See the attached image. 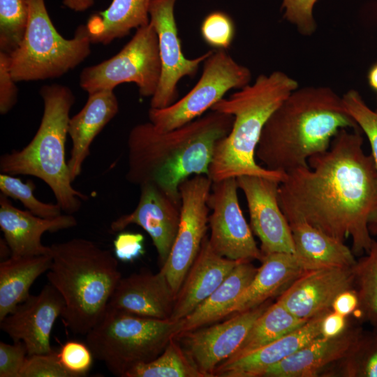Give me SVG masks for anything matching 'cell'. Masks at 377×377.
<instances>
[{
	"instance_id": "cell-1",
	"label": "cell",
	"mask_w": 377,
	"mask_h": 377,
	"mask_svg": "<svg viewBox=\"0 0 377 377\" xmlns=\"http://www.w3.org/2000/svg\"><path fill=\"white\" fill-rule=\"evenodd\" d=\"M308 164L280 183L279 203L288 221H305L342 242L350 237L354 255L367 253L374 241L369 222L377 214V170L360 129H341Z\"/></svg>"
},
{
	"instance_id": "cell-2",
	"label": "cell",
	"mask_w": 377,
	"mask_h": 377,
	"mask_svg": "<svg viewBox=\"0 0 377 377\" xmlns=\"http://www.w3.org/2000/svg\"><path fill=\"white\" fill-rule=\"evenodd\" d=\"M233 122L232 115L211 110L165 132L149 121L135 126L128 137L126 179L139 186L155 185L181 202V183L193 175H208L215 147Z\"/></svg>"
},
{
	"instance_id": "cell-3",
	"label": "cell",
	"mask_w": 377,
	"mask_h": 377,
	"mask_svg": "<svg viewBox=\"0 0 377 377\" xmlns=\"http://www.w3.org/2000/svg\"><path fill=\"white\" fill-rule=\"evenodd\" d=\"M343 128L360 129L342 96L329 87H298L267 121L256 157L263 167L284 173L309 167V158L326 151Z\"/></svg>"
},
{
	"instance_id": "cell-4",
	"label": "cell",
	"mask_w": 377,
	"mask_h": 377,
	"mask_svg": "<svg viewBox=\"0 0 377 377\" xmlns=\"http://www.w3.org/2000/svg\"><path fill=\"white\" fill-rule=\"evenodd\" d=\"M297 80L280 71L260 74L253 84L223 98L210 110L231 114V131L216 144L209 168L212 182L242 175L283 182L286 173L271 170L256 161L262 131L274 110L296 89Z\"/></svg>"
},
{
	"instance_id": "cell-5",
	"label": "cell",
	"mask_w": 377,
	"mask_h": 377,
	"mask_svg": "<svg viewBox=\"0 0 377 377\" xmlns=\"http://www.w3.org/2000/svg\"><path fill=\"white\" fill-rule=\"evenodd\" d=\"M50 246L52 263L46 276L64 299V323L73 333L86 335L104 315L121 279L117 259L83 238Z\"/></svg>"
},
{
	"instance_id": "cell-6",
	"label": "cell",
	"mask_w": 377,
	"mask_h": 377,
	"mask_svg": "<svg viewBox=\"0 0 377 377\" xmlns=\"http://www.w3.org/2000/svg\"><path fill=\"white\" fill-rule=\"evenodd\" d=\"M44 110L39 128L31 142L0 158V171L12 175H31L43 180L52 190L62 210L77 212L88 196L72 186L66 141L69 113L75 96L67 86L52 84L40 89Z\"/></svg>"
},
{
	"instance_id": "cell-7",
	"label": "cell",
	"mask_w": 377,
	"mask_h": 377,
	"mask_svg": "<svg viewBox=\"0 0 377 377\" xmlns=\"http://www.w3.org/2000/svg\"><path fill=\"white\" fill-rule=\"evenodd\" d=\"M182 326V320L149 318L108 306L85 343L112 374L126 377L133 367L157 357Z\"/></svg>"
},
{
	"instance_id": "cell-8",
	"label": "cell",
	"mask_w": 377,
	"mask_h": 377,
	"mask_svg": "<svg viewBox=\"0 0 377 377\" xmlns=\"http://www.w3.org/2000/svg\"><path fill=\"white\" fill-rule=\"evenodd\" d=\"M28 3L24 38L9 54L10 71L16 82L59 77L87 59L91 41L85 24L79 25L73 37L66 39L52 22L45 0H28Z\"/></svg>"
},
{
	"instance_id": "cell-9",
	"label": "cell",
	"mask_w": 377,
	"mask_h": 377,
	"mask_svg": "<svg viewBox=\"0 0 377 377\" xmlns=\"http://www.w3.org/2000/svg\"><path fill=\"white\" fill-rule=\"evenodd\" d=\"M161 74L158 36L152 24L136 29L132 38L112 57L84 68L80 87L91 94L114 90L119 84L133 82L144 97L156 93Z\"/></svg>"
},
{
	"instance_id": "cell-10",
	"label": "cell",
	"mask_w": 377,
	"mask_h": 377,
	"mask_svg": "<svg viewBox=\"0 0 377 377\" xmlns=\"http://www.w3.org/2000/svg\"><path fill=\"white\" fill-rule=\"evenodd\" d=\"M251 72L226 50H214L203 61L201 76L182 98L163 108H150L149 122L160 132L182 126L201 116L231 89L250 84Z\"/></svg>"
},
{
	"instance_id": "cell-11",
	"label": "cell",
	"mask_w": 377,
	"mask_h": 377,
	"mask_svg": "<svg viewBox=\"0 0 377 377\" xmlns=\"http://www.w3.org/2000/svg\"><path fill=\"white\" fill-rule=\"evenodd\" d=\"M212 182L206 175H196L179 186L181 213L172 249L161 271L176 295L206 237L209 208L207 200Z\"/></svg>"
},
{
	"instance_id": "cell-12",
	"label": "cell",
	"mask_w": 377,
	"mask_h": 377,
	"mask_svg": "<svg viewBox=\"0 0 377 377\" xmlns=\"http://www.w3.org/2000/svg\"><path fill=\"white\" fill-rule=\"evenodd\" d=\"M236 178L212 182L207 205L209 242L219 256L236 261L262 262L263 255L239 202Z\"/></svg>"
},
{
	"instance_id": "cell-13",
	"label": "cell",
	"mask_w": 377,
	"mask_h": 377,
	"mask_svg": "<svg viewBox=\"0 0 377 377\" xmlns=\"http://www.w3.org/2000/svg\"><path fill=\"white\" fill-rule=\"evenodd\" d=\"M175 2L176 0H151L149 7L150 22L158 36L161 64L159 84L150 101V108H163L174 103L178 99L180 80L195 77L200 64L213 51L194 59L184 55L174 14Z\"/></svg>"
},
{
	"instance_id": "cell-14",
	"label": "cell",
	"mask_w": 377,
	"mask_h": 377,
	"mask_svg": "<svg viewBox=\"0 0 377 377\" xmlns=\"http://www.w3.org/2000/svg\"><path fill=\"white\" fill-rule=\"evenodd\" d=\"M270 300L230 318L176 337L186 353L205 377H214L217 366L238 349L256 319L271 304Z\"/></svg>"
},
{
	"instance_id": "cell-15",
	"label": "cell",
	"mask_w": 377,
	"mask_h": 377,
	"mask_svg": "<svg viewBox=\"0 0 377 377\" xmlns=\"http://www.w3.org/2000/svg\"><path fill=\"white\" fill-rule=\"evenodd\" d=\"M236 179L245 196L251 228L260 241L263 256L272 253L294 254L290 225L279 203L281 182L253 175Z\"/></svg>"
},
{
	"instance_id": "cell-16",
	"label": "cell",
	"mask_w": 377,
	"mask_h": 377,
	"mask_svg": "<svg viewBox=\"0 0 377 377\" xmlns=\"http://www.w3.org/2000/svg\"><path fill=\"white\" fill-rule=\"evenodd\" d=\"M64 306L63 297L48 282L38 295H30L1 320L0 329L14 341H22L28 355L51 353V332Z\"/></svg>"
},
{
	"instance_id": "cell-17",
	"label": "cell",
	"mask_w": 377,
	"mask_h": 377,
	"mask_svg": "<svg viewBox=\"0 0 377 377\" xmlns=\"http://www.w3.org/2000/svg\"><path fill=\"white\" fill-rule=\"evenodd\" d=\"M351 288L353 267H323L304 272L277 301L294 316L308 320L332 310L335 297Z\"/></svg>"
},
{
	"instance_id": "cell-18",
	"label": "cell",
	"mask_w": 377,
	"mask_h": 377,
	"mask_svg": "<svg viewBox=\"0 0 377 377\" xmlns=\"http://www.w3.org/2000/svg\"><path fill=\"white\" fill-rule=\"evenodd\" d=\"M140 188V198L135 209L113 221L110 230L121 232L131 224L142 228L151 237L162 267L168 258L178 231L181 202L173 200L155 185L148 184Z\"/></svg>"
},
{
	"instance_id": "cell-19",
	"label": "cell",
	"mask_w": 377,
	"mask_h": 377,
	"mask_svg": "<svg viewBox=\"0 0 377 377\" xmlns=\"http://www.w3.org/2000/svg\"><path fill=\"white\" fill-rule=\"evenodd\" d=\"M77 223L76 219L69 214L54 219L38 216L29 210L17 208L8 197L0 195V228L12 257L51 254L50 246L41 242L43 233L71 228Z\"/></svg>"
},
{
	"instance_id": "cell-20",
	"label": "cell",
	"mask_w": 377,
	"mask_h": 377,
	"mask_svg": "<svg viewBox=\"0 0 377 377\" xmlns=\"http://www.w3.org/2000/svg\"><path fill=\"white\" fill-rule=\"evenodd\" d=\"M175 300L164 274L146 270L121 278L108 306L142 317L170 320Z\"/></svg>"
},
{
	"instance_id": "cell-21",
	"label": "cell",
	"mask_w": 377,
	"mask_h": 377,
	"mask_svg": "<svg viewBox=\"0 0 377 377\" xmlns=\"http://www.w3.org/2000/svg\"><path fill=\"white\" fill-rule=\"evenodd\" d=\"M364 330L347 327L340 335L318 337L279 363L265 369L260 377H314L345 358L353 349Z\"/></svg>"
},
{
	"instance_id": "cell-22",
	"label": "cell",
	"mask_w": 377,
	"mask_h": 377,
	"mask_svg": "<svg viewBox=\"0 0 377 377\" xmlns=\"http://www.w3.org/2000/svg\"><path fill=\"white\" fill-rule=\"evenodd\" d=\"M239 262L217 254L206 235L176 295L170 320L179 321L188 316L222 283Z\"/></svg>"
},
{
	"instance_id": "cell-23",
	"label": "cell",
	"mask_w": 377,
	"mask_h": 377,
	"mask_svg": "<svg viewBox=\"0 0 377 377\" xmlns=\"http://www.w3.org/2000/svg\"><path fill=\"white\" fill-rule=\"evenodd\" d=\"M327 312L309 319L298 328L252 353L235 360H225L216 367L213 376L260 377L265 369L320 337L321 322Z\"/></svg>"
},
{
	"instance_id": "cell-24",
	"label": "cell",
	"mask_w": 377,
	"mask_h": 377,
	"mask_svg": "<svg viewBox=\"0 0 377 377\" xmlns=\"http://www.w3.org/2000/svg\"><path fill=\"white\" fill-rule=\"evenodd\" d=\"M118 112L119 103L113 90H103L89 94L82 110L70 118L68 134L73 147L68 165L72 182L81 174L94 138Z\"/></svg>"
},
{
	"instance_id": "cell-25",
	"label": "cell",
	"mask_w": 377,
	"mask_h": 377,
	"mask_svg": "<svg viewBox=\"0 0 377 377\" xmlns=\"http://www.w3.org/2000/svg\"><path fill=\"white\" fill-rule=\"evenodd\" d=\"M294 255L307 270L332 267H353L357 260L343 242L327 235L303 220L288 221Z\"/></svg>"
},
{
	"instance_id": "cell-26",
	"label": "cell",
	"mask_w": 377,
	"mask_h": 377,
	"mask_svg": "<svg viewBox=\"0 0 377 377\" xmlns=\"http://www.w3.org/2000/svg\"><path fill=\"white\" fill-rule=\"evenodd\" d=\"M305 271L293 253H272L264 256L254 278L231 307L230 314L262 304Z\"/></svg>"
},
{
	"instance_id": "cell-27",
	"label": "cell",
	"mask_w": 377,
	"mask_h": 377,
	"mask_svg": "<svg viewBox=\"0 0 377 377\" xmlns=\"http://www.w3.org/2000/svg\"><path fill=\"white\" fill-rule=\"evenodd\" d=\"M257 271L258 268L251 261H239L222 283L182 320V326L179 334L204 327L230 315L231 307L250 284Z\"/></svg>"
},
{
	"instance_id": "cell-28",
	"label": "cell",
	"mask_w": 377,
	"mask_h": 377,
	"mask_svg": "<svg viewBox=\"0 0 377 377\" xmlns=\"http://www.w3.org/2000/svg\"><path fill=\"white\" fill-rule=\"evenodd\" d=\"M151 0H112L105 10L89 17L86 25L91 43L108 45L150 22Z\"/></svg>"
},
{
	"instance_id": "cell-29",
	"label": "cell",
	"mask_w": 377,
	"mask_h": 377,
	"mask_svg": "<svg viewBox=\"0 0 377 377\" xmlns=\"http://www.w3.org/2000/svg\"><path fill=\"white\" fill-rule=\"evenodd\" d=\"M52 255L10 257L0 263V321L29 295L36 279L47 272Z\"/></svg>"
},
{
	"instance_id": "cell-30",
	"label": "cell",
	"mask_w": 377,
	"mask_h": 377,
	"mask_svg": "<svg viewBox=\"0 0 377 377\" xmlns=\"http://www.w3.org/2000/svg\"><path fill=\"white\" fill-rule=\"evenodd\" d=\"M308 320L294 316L276 301L256 319L242 344L228 360H235L252 353L298 328Z\"/></svg>"
},
{
	"instance_id": "cell-31",
	"label": "cell",
	"mask_w": 377,
	"mask_h": 377,
	"mask_svg": "<svg viewBox=\"0 0 377 377\" xmlns=\"http://www.w3.org/2000/svg\"><path fill=\"white\" fill-rule=\"evenodd\" d=\"M126 377H205L173 337L153 360L131 369Z\"/></svg>"
},
{
	"instance_id": "cell-32",
	"label": "cell",
	"mask_w": 377,
	"mask_h": 377,
	"mask_svg": "<svg viewBox=\"0 0 377 377\" xmlns=\"http://www.w3.org/2000/svg\"><path fill=\"white\" fill-rule=\"evenodd\" d=\"M353 266L360 318L377 329V240Z\"/></svg>"
},
{
	"instance_id": "cell-33",
	"label": "cell",
	"mask_w": 377,
	"mask_h": 377,
	"mask_svg": "<svg viewBox=\"0 0 377 377\" xmlns=\"http://www.w3.org/2000/svg\"><path fill=\"white\" fill-rule=\"evenodd\" d=\"M29 19L28 0H0V51L10 54L21 43Z\"/></svg>"
},
{
	"instance_id": "cell-34",
	"label": "cell",
	"mask_w": 377,
	"mask_h": 377,
	"mask_svg": "<svg viewBox=\"0 0 377 377\" xmlns=\"http://www.w3.org/2000/svg\"><path fill=\"white\" fill-rule=\"evenodd\" d=\"M337 369L348 377H377V332H363L351 352Z\"/></svg>"
},
{
	"instance_id": "cell-35",
	"label": "cell",
	"mask_w": 377,
	"mask_h": 377,
	"mask_svg": "<svg viewBox=\"0 0 377 377\" xmlns=\"http://www.w3.org/2000/svg\"><path fill=\"white\" fill-rule=\"evenodd\" d=\"M36 185L32 180L22 182L14 175L0 174V190L8 198L20 201L34 214L45 219H54L61 214V207L57 203H45L34 195Z\"/></svg>"
},
{
	"instance_id": "cell-36",
	"label": "cell",
	"mask_w": 377,
	"mask_h": 377,
	"mask_svg": "<svg viewBox=\"0 0 377 377\" xmlns=\"http://www.w3.org/2000/svg\"><path fill=\"white\" fill-rule=\"evenodd\" d=\"M348 112L367 135L377 170V110H373L365 103L360 93L350 89L342 96Z\"/></svg>"
},
{
	"instance_id": "cell-37",
	"label": "cell",
	"mask_w": 377,
	"mask_h": 377,
	"mask_svg": "<svg viewBox=\"0 0 377 377\" xmlns=\"http://www.w3.org/2000/svg\"><path fill=\"white\" fill-rule=\"evenodd\" d=\"M200 34L204 42L214 50H227L235 38V23L228 14L214 11L202 20Z\"/></svg>"
},
{
	"instance_id": "cell-38",
	"label": "cell",
	"mask_w": 377,
	"mask_h": 377,
	"mask_svg": "<svg viewBox=\"0 0 377 377\" xmlns=\"http://www.w3.org/2000/svg\"><path fill=\"white\" fill-rule=\"evenodd\" d=\"M59 361L72 377L85 376L94 360L93 353L86 343L68 341L58 352Z\"/></svg>"
},
{
	"instance_id": "cell-39",
	"label": "cell",
	"mask_w": 377,
	"mask_h": 377,
	"mask_svg": "<svg viewBox=\"0 0 377 377\" xmlns=\"http://www.w3.org/2000/svg\"><path fill=\"white\" fill-rule=\"evenodd\" d=\"M20 377H72L61 364L58 352L28 355Z\"/></svg>"
},
{
	"instance_id": "cell-40",
	"label": "cell",
	"mask_w": 377,
	"mask_h": 377,
	"mask_svg": "<svg viewBox=\"0 0 377 377\" xmlns=\"http://www.w3.org/2000/svg\"><path fill=\"white\" fill-rule=\"evenodd\" d=\"M317 0H283L284 17L295 25L304 36H310L315 31L316 24L313 17V7Z\"/></svg>"
},
{
	"instance_id": "cell-41",
	"label": "cell",
	"mask_w": 377,
	"mask_h": 377,
	"mask_svg": "<svg viewBox=\"0 0 377 377\" xmlns=\"http://www.w3.org/2000/svg\"><path fill=\"white\" fill-rule=\"evenodd\" d=\"M28 356L24 343L0 342V377H20L21 370Z\"/></svg>"
},
{
	"instance_id": "cell-42",
	"label": "cell",
	"mask_w": 377,
	"mask_h": 377,
	"mask_svg": "<svg viewBox=\"0 0 377 377\" xmlns=\"http://www.w3.org/2000/svg\"><path fill=\"white\" fill-rule=\"evenodd\" d=\"M144 241L141 233L120 232L113 241L114 256L123 263H133L145 254Z\"/></svg>"
},
{
	"instance_id": "cell-43",
	"label": "cell",
	"mask_w": 377,
	"mask_h": 377,
	"mask_svg": "<svg viewBox=\"0 0 377 377\" xmlns=\"http://www.w3.org/2000/svg\"><path fill=\"white\" fill-rule=\"evenodd\" d=\"M10 68L9 54L0 51V113L6 114L15 105L17 88Z\"/></svg>"
},
{
	"instance_id": "cell-44",
	"label": "cell",
	"mask_w": 377,
	"mask_h": 377,
	"mask_svg": "<svg viewBox=\"0 0 377 377\" xmlns=\"http://www.w3.org/2000/svg\"><path fill=\"white\" fill-rule=\"evenodd\" d=\"M347 317L332 310L323 318L320 325V336L325 338L335 337L347 329Z\"/></svg>"
},
{
	"instance_id": "cell-45",
	"label": "cell",
	"mask_w": 377,
	"mask_h": 377,
	"mask_svg": "<svg viewBox=\"0 0 377 377\" xmlns=\"http://www.w3.org/2000/svg\"><path fill=\"white\" fill-rule=\"evenodd\" d=\"M359 297L355 288L340 293L332 304V310L341 315L348 316L358 309Z\"/></svg>"
},
{
	"instance_id": "cell-46",
	"label": "cell",
	"mask_w": 377,
	"mask_h": 377,
	"mask_svg": "<svg viewBox=\"0 0 377 377\" xmlns=\"http://www.w3.org/2000/svg\"><path fill=\"white\" fill-rule=\"evenodd\" d=\"M95 0H63V4L71 10L82 12L93 6Z\"/></svg>"
},
{
	"instance_id": "cell-47",
	"label": "cell",
	"mask_w": 377,
	"mask_h": 377,
	"mask_svg": "<svg viewBox=\"0 0 377 377\" xmlns=\"http://www.w3.org/2000/svg\"><path fill=\"white\" fill-rule=\"evenodd\" d=\"M368 82L371 87L377 91V63L374 64L369 71Z\"/></svg>"
},
{
	"instance_id": "cell-48",
	"label": "cell",
	"mask_w": 377,
	"mask_h": 377,
	"mask_svg": "<svg viewBox=\"0 0 377 377\" xmlns=\"http://www.w3.org/2000/svg\"><path fill=\"white\" fill-rule=\"evenodd\" d=\"M11 250L7 244L5 239H1L0 240V256L3 260H5L11 257ZM1 260V261H3Z\"/></svg>"
},
{
	"instance_id": "cell-49",
	"label": "cell",
	"mask_w": 377,
	"mask_h": 377,
	"mask_svg": "<svg viewBox=\"0 0 377 377\" xmlns=\"http://www.w3.org/2000/svg\"><path fill=\"white\" fill-rule=\"evenodd\" d=\"M369 230L371 235H377V214L369 222Z\"/></svg>"
},
{
	"instance_id": "cell-50",
	"label": "cell",
	"mask_w": 377,
	"mask_h": 377,
	"mask_svg": "<svg viewBox=\"0 0 377 377\" xmlns=\"http://www.w3.org/2000/svg\"><path fill=\"white\" fill-rule=\"evenodd\" d=\"M374 331H375L376 332H377V329H374Z\"/></svg>"
}]
</instances>
